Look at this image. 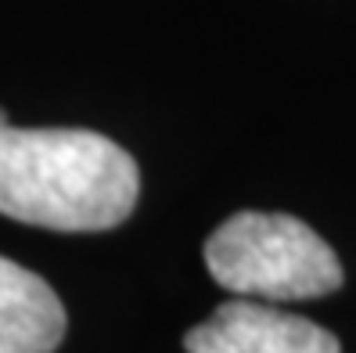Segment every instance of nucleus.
<instances>
[{
  "label": "nucleus",
  "mask_w": 356,
  "mask_h": 353,
  "mask_svg": "<svg viewBox=\"0 0 356 353\" xmlns=\"http://www.w3.org/2000/svg\"><path fill=\"white\" fill-rule=\"evenodd\" d=\"M187 353H342L339 339L327 328L299 314L256 303L230 299L213 310L184 336Z\"/></svg>",
  "instance_id": "nucleus-3"
},
{
  "label": "nucleus",
  "mask_w": 356,
  "mask_h": 353,
  "mask_svg": "<svg viewBox=\"0 0 356 353\" xmlns=\"http://www.w3.org/2000/svg\"><path fill=\"white\" fill-rule=\"evenodd\" d=\"M0 123H8V112L4 109H0Z\"/></svg>",
  "instance_id": "nucleus-5"
},
{
  "label": "nucleus",
  "mask_w": 356,
  "mask_h": 353,
  "mask_svg": "<svg viewBox=\"0 0 356 353\" xmlns=\"http://www.w3.org/2000/svg\"><path fill=\"white\" fill-rule=\"evenodd\" d=\"M205 267L238 299L296 303L342 288V263L309 223L288 213L245 210L205 242Z\"/></svg>",
  "instance_id": "nucleus-2"
},
{
  "label": "nucleus",
  "mask_w": 356,
  "mask_h": 353,
  "mask_svg": "<svg viewBox=\"0 0 356 353\" xmlns=\"http://www.w3.org/2000/svg\"><path fill=\"white\" fill-rule=\"evenodd\" d=\"M140 170L112 137L0 123V213L47 231H108L134 213Z\"/></svg>",
  "instance_id": "nucleus-1"
},
{
  "label": "nucleus",
  "mask_w": 356,
  "mask_h": 353,
  "mask_svg": "<svg viewBox=\"0 0 356 353\" xmlns=\"http://www.w3.org/2000/svg\"><path fill=\"white\" fill-rule=\"evenodd\" d=\"M65 328L69 317L54 288L0 256V353H54Z\"/></svg>",
  "instance_id": "nucleus-4"
}]
</instances>
